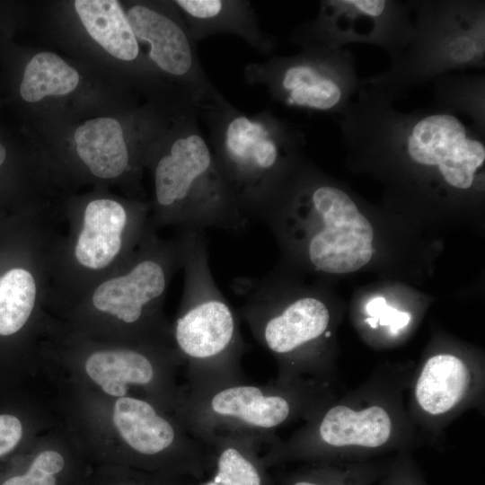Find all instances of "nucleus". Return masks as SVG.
I'll use <instances>...</instances> for the list:
<instances>
[{"instance_id":"nucleus-31","label":"nucleus","mask_w":485,"mask_h":485,"mask_svg":"<svg viewBox=\"0 0 485 485\" xmlns=\"http://www.w3.org/2000/svg\"><path fill=\"white\" fill-rule=\"evenodd\" d=\"M194 485H220V484L216 483L212 479H210L204 481L195 482Z\"/></svg>"},{"instance_id":"nucleus-19","label":"nucleus","mask_w":485,"mask_h":485,"mask_svg":"<svg viewBox=\"0 0 485 485\" xmlns=\"http://www.w3.org/2000/svg\"><path fill=\"white\" fill-rule=\"evenodd\" d=\"M31 380L0 374V472L60 421L54 402L44 401Z\"/></svg>"},{"instance_id":"nucleus-25","label":"nucleus","mask_w":485,"mask_h":485,"mask_svg":"<svg viewBox=\"0 0 485 485\" xmlns=\"http://www.w3.org/2000/svg\"><path fill=\"white\" fill-rule=\"evenodd\" d=\"M433 109L467 116L485 138V75L445 74L433 80Z\"/></svg>"},{"instance_id":"nucleus-11","label":"nucleus","mask_w":485,"mask_h":485,"mask_svg":"<svg viewBox=\"0 0 485 485\" xmlns=\"http://www.w3.org/2000/svg\"><path fill=\"white\" fill-rule=\"evenodd\" d=\"M182 269L183 290L172 336L187 366L185 389L200 391L243 380L238 319L212 275L204 230L191 229Z\"/></svg>"},{"instance_id":"nucleus-9","label":"nucleus","mask_w":485,"mask_h":485,"mask_svg":"<svg viewBox=\"0 0 485 485\" xmlns=\"http://www.w3.org/2000/svg\"><path fill=\"white\" fill-rule=\"evenodd\" d=\"M150 210L145 203L96 197L67 212V231L56 233L48 250L54 317L128 260L148 228Z\"/></svg>"},{"instance_id":"nucleus-4","label":"nucleus","mask_w":485,"mask_h":485,"mask_svg":"<svg viewBox=\"0 0 485 485\" xmlns=\"http://www.w3.org/2000/svg\"><path fill=\"white\" fill-rule=\"evenodd\" d=\"M55 234L40 215L0 216V374L41 372L40 344L58 324L48 307Z\"/></svg>"},{"instance_id":"nucleus-5","label":"nucleus","mask_w":485,"mask_h":485,"mask_svg":"<svg viewBox=\"0 0 485 485\" xmlns=\"http://www.w3.org/2000/svg\"><path fill=\"white\" fill-rule=\"evenodd\" d=\"M199 117L208 128L210 149L236 203L248 218L259 219L303 163L304 133L269 110L249 115L225 97L202 110Z\"/></svg>"},{"instance_id":"nucleus-21","label":"nucleus","mask_w":485,"mask_h":485,"mask_svg":"<svg viewBox=\"0 0 485 485\" xmlns=\"http://www.w3.org/2000/svg\"><path fill=\"white\" fill-rule=\"evenodd\" d=\"M74 139L77 156L95 178L116 180L134 170L123 128L117 119H89L77 128Z\"/></svg>"},{"instance_id":"nucleus-3","label":"nucleus","mask_w":485,"mask_h":485,"mask_svg":"<svg viewBox=\"0 0 485 485\" xmlns=\"http://www.w3.org/2000/svg\"><path fill=\"white\" fill-rule=\"evenodd\" d=\"M190 232L163 239L148 224L128 260L56 317L60 331L98 340L174 346L163 307L170 283L183 267Z\"/></svg>"},{"instance_id":"nucleus-27","label":"nucleus","mask_w":485,"mask_h":485,"mask_svg":"<svg viewBox=\"0 0 485 485\" xmlns=\"http://www.w3.org/2000/svg\"><path fill=\"white\" fill-rule=\"evenodd\" d=\"M192 479L129 467L97 464L84 485H194Z\"/></svg>"},{"instance_id":"nucleus-22","label":"nucleus","mask_w":485,"mask_h":485,"mask_svg":"<svg viewBox=\"0 0 485 485\" xmlns=\"http://www.w3.org/2000/svg\"><path fill=\"white\" fill-rule=\"evenodd\" d=\"M220 485H275L259 453L257 437L242 433L214 434L202 440Z\"/></svg>"},{"instance_id":"nucleus-28","label":"nucleus","mask_w":485,"mask_h":485,"mask_svg":"<svg viewBox=\"0 0 485 485\" xmlns=\"http://www.w3.org/2000/svg\"><path fill=\"white\" fill-rule=\"evenodd\" d=\"M18 164L7 145L0 138V216L16 214L40 215L22 196Z\"/></svg>"},{"instance_id":"nucleus-12","label":"nucleus","mask_w":485,"mask_h":485,"mask_svg":"<svg viewBox=\"0 0 485 485\" xmlns=\"http://www.w3.org/2000/svg\"><path fill=\"white\" fill-rule=\"evenodd\" d=\"M337 395L334 385L313 381L241 380L194 392L182 387L174 414L201 442L214 434L242 433L269 445L277 429L308 420Z\"/></svg>"},{"instance_id":"nucleus-17","label":"nucleus","mask_w":485,"mask_h":485,"mask_svg":"<svg viewBox=\"0 0 485 485\" xmlns=\"http://www.w3.org/2000/svg\"><path fill=\"white\" fill-rule=\"evenodd\" d=\"M178 13V8L171 14L146 4H135L126 14L138 42L149 48L147 57L151 62L176 80L181 93L200 113L225 96L205 73L195 41Z\"/></svg>"},{"instance_id":"nucleus-6","label":"nucleus","mask_w":485,"mask_h":485,"mask_svg":"<svg viewBox=\"0 0 485 485\" xmlns=\"http://www.w3.org/2000/svg\"><path fill=\"white\" fill-rule=\"evenodd\" d=\"M41 372L55 385L108 397L138 396L175 413L184 365L174 346L92 340L57 331L40 344Z\"/></svg>"},{"instance_id":"nucleus-13","label":"nucleus","mask_w":485,"mask_h":485,"mask_svg":"<svg viewBox=\"0 0 485 485\" xmlns=\"http://www.w3.org/2000/svg\"><path fill=\"white\" fill-rule=\"evenodd\" d=\"M415 12L414 37L385 71L361 85L393 102L410 90L453 70L485 67V2L409 1Z\"/></svg>"},{"instance_id":"nucleus-7","label":"nucleus","mask_w":485,"mask_h":485,"mask_svg":"<svg viewBox=\"0 0 485 485\" xmlns=\"http://www.w3.org/2000/svg\"><path fill=\"white\" fill-rule=\"evenodd\" d=\"M259 219L280 236L304 239L305 257L318 271L354 272L373 256V227L353 198L303 163Z\"/></svg>"},{"instance_id":"nucleus-2","label":"nucleus","mask_w":485,"mask_h":485,"mask_svg":"<svg viewBox=\"0 0 485 485\" xmlns=\"http://www.w3.org/2000/svg\"><path fill=\"white\" fill-rule=\"evenodd\" d=\"M56 386V410L93 465H119L196 480L212 469L204 443L175 414L151 401Z\"/></svg>"},{"instance_id":"nucleus-26","label":"nucleus","mask_w":485,"mask_h":485,"mask_svg":"<svg viewBox=\"0 0 485 485\" xmlns=\"http://www.w3.org/2000/svg\"><path fill=\"white\" fill-rule=\"evenodd\" d=\"M79 83L78 72L57 55L37 53L24 67L18 86L20 97L27 102H37L48 95H65Z\"/></svg>"},{"instance_id":"nucleus-20","label":"nucleus","mask_w":485,"mask_h":485,"mask_svg":"<svg viewBox=\"0 0 485 485\" xmlns=\"http://www.w3.org/2000/svg\"><path fill=\"white\" fill-rule=\"evenodd\" d=\"M190 33L196 42L213 35L229 34L241 38L261 54H270L278 39L265 32L250 1L176 0Z\"/></svg>"},{"instance_id":"nucleus-24","label":"nucleus","mask_w":485,"mask_h":485,"mask_svg":"<svg viewBox=\"0 0 485 485\" xmlns=\"http://www.w3.org/2000/svg\"><path fill=\"white\" fill-rule=\"evenodd\" d=\"M390 458L364 462L321 461L301 463L274 478L275 485H376Z\"/></svg>"},{"instance_id":"nucleus-16","label":"nucleus","mask_w":485,"mask_h":485,"mask_svg":"<svg viewBox=\"0 0 485 485\" xmlns=\"http://www.w3.org/2000/svg\"><path fill=\"white\" fill-rule=\"evenodd\" d=\"M409 1L323 0L316 16L297 25L289 41L301 48L365 43L399 58L414 37Z\"/></svg>"},{"instance_id":"nucleus-30","label":"nucleus","mask_w":485,"mask_h":485,"mask_svg":"<svg viewBox=\"0 0 485 485\" xmlns=\"http://www.w3.org/2000/svg\"><path fill=\"white\" fill-rule=\"evenodd\" d=\"M376 485H428V483L411 452H401L390 457L387 467Z\"/></svg>"},{"instance_id":"nucleus-29","label":"nucleus","mask_w":485,"mask_h":485,"mask_svg":"<svg viewBox=\"0 0 485 485\" xmlns=\"http://www.w3.org/2000/svg\"><path fill=\"white\" fill-rule=\"evenodd\" d=\"M365 312L366 317L364 322L366 326L371 330L384 329L390 338L401 335L411 322L409 312L389 305L384 297H375L367 302Z\"/></svg>"},{"instance_id":"nucleus-1","label":"nucleus","mask_w":485,"mask_h":485,"mask_svg":"<svg viewBox=\"0 0 485 485\" xmlns=\"http://www.w3.org/2000/svg\"><path fill=\"white\" fill-rule=\"evenodd\" d=\"M412 366H382L338 394L286 439L268 445L267 469L321 461L364 462L431 445L406 409Z\"/></svg>"},{"instance_id":"nucleus-10","label":"nucleus","mask_w":485,"mask_h":485,"mask_svg":"<svg viewBox=\"0 0 485 485\" xmlns=\"http://www.w3.org/2000/svg\"><path fill=\"white\" fill-rule=\"evenodd\" d=\"M231 287L242 300L240 315L256 340L275 357L278 379L334 385L337 371L329 348L332 316L322 299L312 295L289 296L272 274L237 278Z\"/></svg>"},{"instance_id":"nucleus-15","label":"nucleus","mask_w":485,"mask_h":485,"mask_svg":"<svg viewBox=\"0 0 485 485\" xmlns=\"http://www.w3.org/2000/svg\"><path fill=\"white\" fill-rule=\"evenodd\" d=\"M484 363L476 356L437 349L414 367L406 392L407 412L416 428L437 444L463 412L484 410Z\"/></svg>"},{"instance_id":"nucleus-8","label":"nucleus","mask_w":485,"mask_h":485,"mask_svg":"<svg viewBox=\"0 0 485 485\" xmlns=\"http://www.w3.org/2000/svg\"><path fill=\"white\" fill-rule=\"evenodd\" d=\"M196 112L179 118L151 159L154 204L149 225L178 231L217 227L240 231L249 218L224 181Z\"/></svg>"},{"instance_id":"nucleus-18","label":"nucleus","mask_w":485,"mask_h":485,"mask_svg":"<svg viewBox=\"0 0 485 485\" xmlns=\"http://www.w3.org/2000/svg\"><path fill=\"white\" fill-rule=\"evenodd\" d=\"M93 466L60 419L0 472V485H84Z\"/></svg>"},{"instance_id":"nucleus-14","label":"nucleus","mask_w":485,"mask_h":485,"mask_svg":"<svg viewBox=\"0 0 485 485\" xmlns=\"http://www.w3.org/2000/svg\"><path fill=\"white\" fill-rule=\"evenodd\" d=\"M250 85H260L276 101L294 109L341 115L358 92L355 57L345 48L310 47L273 56L244 68Z\"/></svg>"},{"instance_id":"nucleus-23","label":"nucleus","mask_w":485,"mask_h":485,"mask_svg":"<svg viewBox=\"0 0 485 485\" xmlns=\"http://www.w3.org/2000/svg\"><path fill=\"white\" fill-rule=\"evenodd\" d=\"M75 8L89 35L109 54L122 61L138 58L139 42L119 2L76 0Z\"/></svg>"}]
</instances>
